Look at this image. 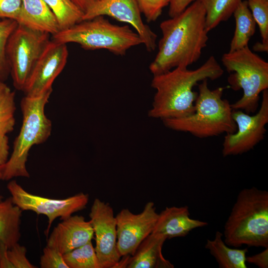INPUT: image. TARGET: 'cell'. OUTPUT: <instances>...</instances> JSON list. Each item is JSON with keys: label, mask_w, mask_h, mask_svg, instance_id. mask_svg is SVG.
Segmentation results:
<instances>
[{"label": "cell", "mask_w": 268, "mask_h": 268, "mask_svg": "<svg viewBox=\"0 0 268 268\" xmlns=\"http://www.w3.org/2000/svg\"><path fill=\"white\" fill-rule=\"evenodd\" d=\"M160 28L158 51L149 67L153 75L196 63L208 40L205 11L199 0L179 14L163 21Z\"/></svg>", "instance_id": "obj_1"}, {"label": "cell", "mask_w": 268, "mask_h": 268, "mask_svg": "<svg viewBox=\"0 0 268 268\" xmlns=\"http://www.w3.org/2000/svg\"><path fill=\"white\" fill-rule=\"evenodd\" d=\"M224 71L211 56L195 69L177 67L165 73L153 75L151 86L155 89L150 117L160 119L180 118L192 114L198 92L193 88L204 79H217Z\"/></svg>", "instance_id": "obj_2"}, {"label": "cell", "mask_w": 268, "mask_h": 268, "mask_svg": "<svg viewBox=\"0 0 268 268\" xmlns=\"http://www.w3.org/2000/svg\"><path fill=\"white\" fill-rule=\"evenodd\" d=\"M223 235L229 246L268 248V192L254 187L240 191Z\"/></svg>", "instance_id": "obj_3"}, {"label": "cell", "mask_w": 268, "mask_h": 268, "mask_svg": "<svg viewBox=\"0 0 268 268\" xmlns=\"http://www.w3.org/2000/svg\"><path fill=\"white\" fill-rule=\"evenodd\" d=\"M207 80L204 79L198 84L199 92L195 102V112L183 118L162 120L166 127L187 132L201 138L236 131L231 104L227 99H222L224 88L211 90L208 86Z\"/></svg>", "instance_id": "obj_4"}, {"label": "cell", "mask_w": 268, "mask_h": 268, "mask_svg": "<svg viewBox=\"0 0 268 268\" xmlns=\"http://www.w3.org/2000/svg\"><path fill=\"white\" fill-rule=\"evenodd\" d=\"M52 91L35 97L25 96L22 99V124L14 141L12 153L1 166L2 180L8 181L17 177L29 178L26 168L29 152L34 145L45 142L52 132V122L46 116L45 108Z\"/></svg>", "instance_id": "obj_5"}, {"label": "cell", "mask_w": 268, "mask_h": 268, "mask_svg": "<svg viewBox=\"0 0 268 268\" xmlns=\"http://www.w3.org/2000/svg\"><path fill=\"white\" fill-rule=\"evenodd\" d=\"M52 37L60 43H77L86 50L105 49L122 56L132 47L143 44L138 34L129 26L113 24L104 16L81 21Z\"/></svg>", "instance_id": "obj_6"}, {"label": "cell", "mask_w": 268, "mask_h": 268, "mask_svg": "<svg viewBox=\"0 0 268 268\" xmlns=\"http://www.w3.org/2000/svg\"><path fill=\"white\" fill-rule=\"evenodd\" d=\"M222 63L229 72L230 87L243 90V95L231 104L233 110L252 114L259 107L260 94L268 88V63L254 54L248 46L223 55Z\"/></svg>", "instance_id": "obj_7"}, {"label": "cell", "mask_w": 268, "mask_h": 268, "mask_svg": "<svg viewBox=\"0 0 268 268\" xmlns=\"http://www.w3.org/2000/svg\"><path fill=\"white\" fill-rule=\"evenodd\" d=\"M50 34L18 26L7 42L5 54L15 88L23 91Z\"/></svg>", "instance_id": "obj_8"}, {"label": "cell", "mask_w": 268, "mask_h": 268, "mask_svg": "<svg viewBox=\"0 0 268 268\" xmlns=\"http://www.w3.org/2000/svg\"><path fill=\"white\" fill-rule=\"evenodd\" d=\"M7 189L13 203L22 211H32L47 217L48 223L45 230L47 238L57 218L63 220L70 217L73 213L84 209L89 201L88 195L83 193L62 199L41 197L28 192L15 180L10 181Z\"/></svg>", "instance_id": "obj_9"}, {"label": "cell", "mask_w": 268, "mask_h": 268, "mask_svg": "<svg viewBox=\"0 0 268 268\" xmlns=\"http://www.w3.org/2000/svg\"><path fill=\"white\" fill-rule=\"evenodd\" d=\"M262 93L261 104L256 114L251 115L240 110H233L232 117L237 130L224 136L222 149L224 157L247 152L264 139L268 123V89Z\"/></svg>", "instance_id": "obj_10"}, {"label": "cell", "mask_w": 268, "mask_h": 268, "mask_svg": "<svg viewBox=\"0 0 268 268\" xmlns=\"http://www.w3.org/2000/svg\"><path fill=\"white\" fill-rule=\"evenodd\" d=\"M95 236V250L101 268H117L122 257L117 247L116 216L107 202L95 199L89 214Z\"/></svg>", "instance_id": "obj_11"}, {"label": "cell", "mask_w": 268, "mask_h": 268, "mask_svg": "<svg viewBox=\"0 0 268 268\" xmlns=\"http://www.w3.org/2000/svg\"><path fill=\"white\" fill-rule=\"evenodd\" d=\"M158 213L153 202H147L139 213L122 209L116 216L117 247L121 257L132 256L153 231Z\"/></svg>", "instance_id": "obj_12"}, {"label": "cell", "mask_w": 268, "mask_h": 268, "mask_svg": "<svg viewBox=\"0 0 268 268\" xmlns=\"http://www.w3.org/2000/svg\"><path fill=\"white\" fill-rule=\"evenodd\" d=\"M136 0H99L91 5L83 12V20L98 16H110L119 21L132 26L143 41L149 52L157 47V35L144 24Z\"/></svg>", "instance_id": "obj_13"}, {"label": "cell", "mask_w": 268, "mask_h": 268, "mask_svg": "<svg viewBox=\"0 0 268 268\" xmlns=\"http://www.w3.org/2000/svg\"><path fill=\"white\" fill-rule=\"evenodd\" d=\"M66 44L50 40L45 47L27 80L23 91L35 97L52 90V84L67 62Z\"/></svg>", "instance_id": "obj_14"}, {"label": "cell", "mask_w": 268, "mask_h": 268, "mask_svg": "<svg viewBox=\"0 0 268 268\" xmlns=\"http://www.w3.org/2000/svg\"><path fill=\"white\" fill-rule=\"evenodd\" d=\"M62 220L50 233L46 246L57 249L64 255L91 241L94 232L90 221L77 215Z\"/></svg>", "instance_id": "obj_15"}, {"label": "cell", "mask_w": 268, "mask_h": 268, "mask_svg": "<svg viewBox=\"0 0 268 268\" xmlns=\"http://www.w3.org/2000/svg\"><path fill=\"white\" fill-rule=\"evenodd\" d=\"M188 206L166 207L158 213L152 233L163 235L167 239L186 236L193 230L205 226V221L190 217Z\"/></svg>", "instance_id": "obj_16"}, {"label": "cell", "mask_w": 268, "mask_h": 268, "mask_svg": "<svg viewBox=\"0 0 268 268\" xmlns=\"http://www.w3.org/2000/svg\"><path fill=\"white\" fill-rule=\"evenodd\" d=\"M16 21L18 24L52 36L61 30L55 14L44 0H22Z\"/></svg>", "instance_id": "obj_17"}, {"label": "cell", "mask_w": 268, "mask_h": 268, "mask_svg": "<svg viewBox=\"0 0 268 268\" xmlns=\"http://www.w3.org/2000/svg\"><path fill=\"white\" fill-rule=\"evenodd\" d=\"M167 240L163 235L151 233L140 244L134 254L128 258V268H173L174 265L162 254Z\"/></svg>", "instance_id": "obj_18"}, {"label": "cell", "mask_w": 268, "mask_h": 268, "mask_svg": "<svg viewBox=\"0 0 268 268\" xmlns=\"http://www.w3.org/2000/svg\"><path fill=\"white\" fill-rule=\"evenodd\" d=\"M22 211L11 197L0 201V243L8 249L18 243L20 239Z\"/></svg>", "instance_id": "obj_19"}, {"label": "cell", "mask_w": 268, "mask_h": 268, "mask_svg": "<svg viewBox=\"0 0 268 268\" xmlns=\"http://www.w3.org/2000/svg\"><path fill=\"white\" fill-rule=\"evenodd\" d=\"M223 234L217 231L213 239L206 240L205 248L214 258L220 268H247V248H231L224 241Z\"/></svg>", "instance_id": "obj_20"}, {"label": "cell", "mask_w": 268, "mask_h": 268, "mask_svg": "<svg viewBox=\"0 0 268 268\" xmlns=\"http://www.w3.org/2000/svg\"><path fill=\"white\" fill-rule=\"evenodd\" d=\"M235 20V29L231 40L229 52L241 49L248 43L256 31V23L248 7L246 0H242L233 13Z\"/></svg>", "instance_id": "obj_21"}, {"label": "cell", "mask_w": 268, "mask_h": 268, "mask_svg": "<svg viewBox=\"0 0 268 268\" xmlns=\"http://www.w3.org/2000/svg\"><path fill=\"white\" fill-rule=\"evenodd\" d=\"M205 11L208 32L221 22L227 20L242 0H199Z\"/></svg>", "instance_id": "obj_22"}, {"label": "cell", "mask_w": 268, "mask_h": 268, "mask_svg": "<svg viewBox=\"0 0 268 268\" xmlns=\"http://www.w3.org/2000/svg\"><path fill=\"white\" fill-rule=\"evenodd\" d=\"M55 14L61 30L82 21L83 12L72 0H44Z\"/></svg>", "instance_id": "obj_23"}, {"label": "cell", "mask_w": 268, "mask_h": 268, "mask_svg": "<svg viewBox=\"0 0 268 268\" xmlns=\"http://www.w3.org/2000/svg\"><path fill=\"white\" fill-rule=\"evenodd\" d=\"M68 268H101L91 241L63 255Z\"/></svg>", "instance_id": "obj_24"}, {"label": "cell", "mask_w": 268, "mask_h": 268, "mask_svg": "<svg viewBox=\"0 0 268 268\" xmlns=\"http://www.w3.org/2000/svg\"><path fill=\"white\" fill-rule=\"evenodd\" d=\"M252 16L259 26L262 42L254 46L256 51H268V0H246Z\"/></svg>", "instance_id": "obj_25"}, {"label": "cell", "mask_w": 268, "mask_h": 268, "mask_svg": "<svg viewBox=\"0 0 268 268\" xmlns=\"http://www.w3.org/2000/svg\"><path fill=\"white\" fill-rule=\"evenodd\" d=\"M15 93L8 87L0 92V135H6L15 125Z\"/></svg>", "instance_id": "obj_26"}, {"label": "cell", "mask_w": 268, "mask_h": 268, "mask_svg": "<svg viewBox=\"0 0 268 268\" xmlns=\"http://www.w3.org/2000/svg\"><path fill=\"white\" fill-rule=\"evenodd\" d=\"M18 26L17 21L11 19L0 20V79H5L10 72L5 50L8 40Z\"/></svg>", "instance_id": "obj_27"}, {"label": "cell", "mask_w": 268, "mask_h": 268, "mask_svg": "<svg viewBox=\"0 0 268 268\" xmlns=\"http://www.w3.org/2000/svg\"><path fill=\"white\" fill-rule=\"evenodd\" d=\"M141 13L147 22L155 21L170 0H136Z\"/></svg>", "instance_id": "obj_28"}, {"label": "cell", "mask_w": 268, "mask_h": 268, "mask_svg": "<svg viewBox=\"0 0 268 268\" xmlns=\"http://www.w3.org/2000/svg\"><path fill=\"white\" fill-rule=\"evenodd\" d=\"M41 268H68L63 255L57 249L46 246L41 257Z\"/></svg>", "instance_id": "obj_29"}, {"label": "cell", "mask_w": 268, "mask_h": 268, "mask_svg": "<svg viewBox=\"0 0 268 268\" xmlns=\"http://www.w3.org/2000/svg\"><path fill=\"white\" fill-rule=\"evenodd\" d=\"M26 252L25 247L20 245L19 243L16 244L8 249V258L14 268H37L28 260Z\"/></svg>", "instance_id": "obj_30"}, {"label": "cell", "mask_w": 268, "mask_h": 268, "mask_svg": "<svg viewBox=\"0 0 268 268\" xmlns=\"http://www.w3.org/2000/svg\"><path fill=\"white\" fill-rule=\"evenodd\" d=\"M21 4L22 0H0V17L16 20Z\"/></svg>", "instance_id": "obj_31"}, {"label": "cell", "mask_w": 268, "mask_h": 268, "mask_svg": "<svg viewBox=\"0 0 268 268\" xmlns=\"http://www.w3.org/2000/svg\"><path fill=\"white\" fill-rule=\"evenodd\" d=\"M196 0H170L168 15L174 17L183 12L189 5Z\"/></svg>", "instance_id": "obj_32"}, {"label": "cell", "mask_w": 268, "mask_h": 268, "mask_svg": "<svg viewBox=\"0 0 268 268\" xmlns=\"http://www.w3.org/2000/svg\"><path fill=\"white\" fill-rule=\"evenodd\" d=\"M257 254L246 256V263L254 264L260 268H268V248Z\"/></svg>", "instance_id": "obj_33"}, {"label": "cell", "mask_w": 268, "mask_h": 268, "mask_svg": "<svg viewBox=\"0 0 268 268\" xmlns=\"http://www.w3.org/2000/svg\"><path fill=\"white\" fill-rule=\"evenodd\" d=\"M9 145L6 135H0V166L4 165L8 159Z\"/></svg>", "instance_id": "obj_34"}, {"label": "cell", "mask_w": 268, "mask_h": 268, "mask_svg": "<svg viewBox=\"0 0 268 268\" xmlns=\"http://www.w3.org/2000/svg\"><path fill=\"white\" fill-rule=\"evenodd\" d=\"M7 246L0 243V268H14L8 258Z\"/></svg>", "instance_id": "obj_35"}, {"label": "cell", "mask_w": 268, "mask_h": 268, "mask_svg": "<svg viewBox=\"0 0 268 268\" xmlns=\"http://www.w3.org/2000/svg\"><path fill=\"white\" fill-rule=\"evenodd\" d=\"M75 4L84 12L88 7L99 0H72Z\"/></svg>", "instance_id": "obj_36"}, {"label": "cell", "mask_w": 268, "mask_h": 268, "mask_svg": "<svg viewBox=\"0 0 268 268\" xmlns=\"http://www.w3.org/2000/svg\"><path fill=\"white\" fill-rule=\"evenodd\" d=\"M8 87L0 79V92L7 89Z\"/></svg>", "instance_id": "obj_37"}, {"label": "cell", "mask_w": 268, "mask_h": 268, "mask_svg": "<svg viewBox=\"0 0 268 268\" xmlns=\"http://www.w3.org/2000/svg\"><path fill=\"white\" fill-rule=\"evenodd\" d=\"M2 167H1V166H0V180H2Z\"/></svg>", "instance_id": "obj_38"}, {"label": "cell", "mask_w": 268, "mask_h": 268, "mask_svg": "<svg viewBox=\"0 0 268 268\" xmlns=\"http://www.w3.org/2000/svg\"><path fill=\"white\" fill-rule=\"evenodd\" d=\"M3 197L0 194V201L2 200Z\"/></svg>", "instance_id": "obj_39"}]
</instances>
